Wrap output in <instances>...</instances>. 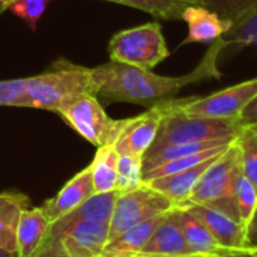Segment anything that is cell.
<instances>
[{"mask_svg": "<svg viewBox=\"0 0 257 257\" xmlns=\"http://www.w3.org/2000/svg\"><path fill=\"white\" fill-rule=\"evenodd\" d=\"M251 254H253V257H257V250H253V251H250Z\"/></svg>", "mask_w": 257, "mask_h": 257, "instance_id": "cell-37", "label": "cell"}, {"mask_svg": "<svg viewBox=\"0 0 257 257\" xmlns=\"http://www.w3.org/2000/svg\"><path fill=\"white\" fill-rule=\"evenodd\" d=\"M176 209H178V220L184 239L187 242L188 250L193 254L202 257L233 254L217 242V239L206 229V226L191 211H188L187 208H176Z\"/></svg>", "mask_w": 257, "mask_h": 257, "instance_id": "cell-17", "label": "cell"}, {"mask_svg": "<svg viewBox=\"0 0 257 257\" xmlns=\"http://www.w3.org/2000/svg\"><path fill=\"white\" fill-rule=\"evenodd\" d=\"M0 105L26 108L24 78L0 80Z\"/></svg>", "mask_w": 257, "mask_h": 257, "instance_id": "cell-30", "label": "cell"}, {"mask_svg": "<svg viewBox=\"0 0 257 257\" xmlns=\"http://www.w3.org/2000/svg\"><path fill=\"white\" fill-rule=\"evenodd\" d=\"M104 2H113L130 8H136L163 20H182V12L187 8V3H182L179 0H104Z\"/></svg>", "mask_w": 257, "mask_h": 257, "instance_id": "cell-25", "label": "cell"}, {"mask_svg": "<svg viewBox=\"0 0 257 257\" xmlns=\"http://www.w3.org/2000/svg\"><path fill=\"white\" fill-rule=\"evenodd\" d=\"M57 114L96 149L113 145L122 119H111L95 95H84L66 104Z\"/></svg>", "mask_w": 257, "mask_h": 257, "instance_id": "cell-7", "label": "cell"}, {"mask_svg": "<svg viewBox=\"0 0 257 257\" xmlns=\"http://www.w3.org/2000/svg\"><path fill=\"white\" fill-rule=\"evenodd\" d=\"M223 154V152H221ZM215 155L191 169L178 172L175 175H169V176H163V178H157L152 181L145 182L146 185H149L151 188H154L155 191L161 193L163 196H166L167 199H170L175 206L182 205L184 202H187L190 199V196L193 194L196 185L199 184L202 175L206 172V169L221 155Z\"/></svg>", "mask_w": 257, "mask_h": 257, "instance_id": "cell-16", "label": "cell"}, {"mask_svg": "<svg viewBox=\"0 0 257 257\" xmlns=\"http://www.w3.org/2000/svg\"><path fill=\"white\" fill-rule=\"evenodd\" d=\"M50 2L51 0H14L8 5V9L24 20L30 27H35Z\"/></svg>", "mask_w": 257, "mask_h": 257, "instance_id": "cell-29", "label": "cell"}, {"mask_svg": "<svg viewBox=\"0 0 257 257\" xmlns=\"http://www.w3.org/2000/svg\"><path fill=\"white\" fill-rule=\"evenodd\" d=\"M50 229V221L42 208L23 211L17 229V257H33L41 248Z\"/></svg>", "mask_w": 257, "mask_h": 257, "instance_id": "cell-18", "label": "cell"}, {"mask_svg": "<svg viewBox=\"0 0 257 257\" xmlns=\"http://www.w3.org/2000/svg\"><path fill=\"white\" fill-rule=\"evenodd\" d=\"M214 257H233V254H226V256H214Z\"/></svg>", "mask_w": 257, "mask_h": 257, "instance_id": "cell-38", "label": "cell"}, {"mask_svg": "<svg viewBox=\"0 0 257 257\" xmlns=\"http://www.w3.org/2000/svg\"><path fill=\"white\" fill-rule=\"evenodd\" d=\"M158 105L161 107L163 117L155 142L149 151L181 143L235 140L244 130V125L239 120L205 119L185 114L173 104V98L161 101Z\"/></svg>", "mask_w": 257, "mask_h": 257, "instance_id": "cell-3", "label": "cell"}, {"mask_svg": "<svg viewBox=\"0 0 257 257\" xmlns=\"http://www.w3.org/2000/svg\"><path fill=\"white\" fill-rule=\"evenodd\" d=\"M8 5H9V0H0V14L8 9Z\"/></svg>", "mask_w": 257, "mask_h": 257, "instance_id": "cell-35", "label": "cell"}, {"mask_svg": "<svg viewBox=\"0 0 257 257\" xmlns=\"http://www.w3.org/2000/svg\"><path fill=\"white\" fill-rule=\"evenodd\" d=\"M190 257H202V256H190Z\"/></svg>", "mask_w": 257, "mask_h": 257, "instance_id": "cell-39", "label": "cell"}, {"mask_svg": "<svg viewBox=\"0 0 257 257\" xmlns=\"http://www.w3.org/2000/svg\"><path fill=\"white\" fill-rule=\"evenodd\" d=\"M175 208L176 206L170 199L146 184L130 193H123L117 197L108 223V241H113L130 229L151 218L167 214Z\"/></svg>", "mask_w": 257, "mask_h": 257, "instance_id": "cell-8", "label": "cell"}, {"mask_svg": "<svg viewBox=\"0 0 257 257\" xmlns=\"http://www.w3.org/2000/svg\"><path fill=\"white\" fill-rule=\"evenodd\" d=\"M257 250V211L247 226V251Z\"/></svg>", "mask_w": 257, "mask_h": 257, "instance_id": "cell-32", "label": "cell"}, {"mask_svg": "<svg viewBox=\"0 0 257 257\" xmlns=\"http://www.w3.org/2000/svg\"><path fill=\"white\" fill-rule=\"evenodd\" d=\"M110 60L152 71L169 56V47L157 21L117 32L108 44Z\"/></svg>", "mask_w": 257, "mask_h": 257, "instance_id": "cell-4", "label": "cell"}, {"mask_svg": "<svg viewBox=\"0 0 257 257\" xmlns=\"http://www.w3.org/2000/svg\"><path fill=\"white\" fill-rule=\"evenodd\" d=\"M232 145V143H230ZM230 145L227 146H220V148H214V149H208V151H203V152H199V154H194V155H188V157H182V158H178V160H172V161H167V163H163L148 172L143 173V182H148V181H152V179H157V178H163V176H169V175H175L178 172H182V170H187V169H191L221 152H224Z\"/></svg>", "mask_w": 257, "mask_h": 257, "instance_id": "cell-24", "label": "cell"}, {"mask_svg": "<svg viewBox=\"0 0 257 257\" xmlns=\"http://www.w3.org/2000/svg\"><path fill=\"white\" fill-rule=\"evenodd\" d=\"M95 95L105 104L133 102L152 107L172 99L181 89L209 78H220V66L215 53L209 48L202 62L181 77L158 75L149 69L137 68L116 60L92 68Z\"/></svg>", "mask_w": 257, "mask_h": 257, "instance_id": "cell-1", "label": "cell"}, {"mask_svg": "<svg viewBox=\"0 0 257 257\" xmlns=\"http://www.w3.org/2000/svg\"><path fill=\"white\" fill-rule=\"evenodd\" d=\"M182 3H187V5H200V0H179Z\"/></svg>", "mask_w": 257, "mask_h": 257, "instance_id": "cell-36", "label": "cell"}, {"mask_svg": "<svg viewBox=\"0 0 257 257\" xmlns=\"http://www.w3.org/2000/svg\"><path fill=\"white\" fill-rule=\"evenodd\" d=\"M108 242V223L80 221L59 227L50 224L48 233L33 257H98Z\"/></svg>", "mask_w": 257, "mask_h": 257, "instance_id": "cell-6", "label": "cell"}, {"mask_svg": "<svg viewBox=\"0 0 257 257\" xmlns=\"http://www.w3.org/2000/svg\"><path fill=\"white\" fill-rule=\"evenodd\" d=\"M24 92L26 108L57 113L66 104L84 95H95L96 90L92 68L59 59L47 71L24 78Z\"/></svg>", "mask_w": 257, "mask_h": 257, "instance_id": "cell-2", "label": "cell"}, {"mask_svg": "<svg viewBox=\"0 0 257 257\" xmlns=\"http://www.w3.org/2000/svg\"><path fill=\"white\" fill-rule=\"evenodd\" d=\"M164 215L166 214L151 218V220L130 229L128 232L122 233L116 239L108 241L107 245L104 247L102 253L98 257H137L140 250L145 247V244L152 236L154 230L158 227V224L164 218Z\"/></svg>", "mask_w": 257, "mask_h": 257, "instance_id": "cell-20", "label": "cell"}, {"mask_svg": "<svg viewBox=\"0 0 257 257\" xmlns=\"http://www.w3.org/2000/svg\"><path fill=\"white\" fill-rule=\"evenodd\" d=\"M235 140H212V142H200V143H181V145H170L155 151H148L143 155V173L172 160H178L182 157L194 155L208 149L227 146Z\"/></svg>", "mask_w": 257, "mask_h": 257, "instance_id": "cell-22", "label": "cell"}, {"mask_svg": "<svg viewBox=\"0 0 257 257\" xmlns=\"http://www.w3.org/2000/svg\"><path fill=\"white\" fill-rule=\"evenodd\" d=\"M233 199L238 208L239 220L247 229L257 211V190L251 181L244 175L241 163H238L233 176Z\"/></svg>", "mask_w": 257, "mask_h": 257, "instance_id": "cell-23", "label": "cell"}, {"mask_svg": "<svg viewBox=\"0 0 257 257\" xmlns=\"http://www.w3.org/2000/svg\"><path fill=\"white\" fill-rule=\"evenodd\" d=\"M239 122L244 126H253L257 128V96L245 107V110L242 111Z\"/></svg>", "mask_w": 257, "mask_h": 257, "instance_id": "cell-31", "label": "cell"}, {"mask_svg": "<svg viewBox=\"0 0 257 257\" xmlns=\"http://www.w3.org/2000/svg\"><path fill=\"white\" fill-rule=\"evenodd\" d=\"M0 257H17V253H12V251H8L5 248H0Z\"/></svg>", "mask_w": 257, "mask_h": 257, "instance_id": "cell-33", "label": "cell"}, {"mask_svg": "<svg viewBox=\"0 0 257 257\" xmlns=\"http://www.w3.org/2000/svg\"><path fill=\"white\" fill-rule=\"evenodd\" d=\"M161 117V107L155 104L139 116L122 119L119 134L113 143V148L117 152V155L143 158V155L155 142Z\"/></svg>", "mask_w": 257, "mask_h": 257, "instance_id": "cell-10", "label": "cell"}, {"mask_svg": "<svg viewBox=\"0 0 257 257\" xmlns=\"http://www.w3.org/2000/svg\"><path fill=\"white\" fill-rule=\"evenodd\" d=\"M143 158L119 155L116 190L123 194L143 185Z\"/></svg>", "mask_w": 257, "mask_h": 257, "instance_id": "cell-27", "label": "cell"}, {"mask_svg": "<svg viewBox=\"0 0 257 257\" xmlns=\"http://www.w3.org/2000/svg\"><path fill=\"white\" fill-rule=\"evenodd\" d=\"M257 96V77L202 98L175 99L173 104L185 114L205 119L239 120L245 107Z\"/></svg>", "mask_w": 257, "mask_h": 257, "instance_id": "cell-9", "label": "cell"}, {"mask_svg": "<svg viewBox=\"0 0 257 257\" xmlns=\"http://www.w3.org/2000/svg\"><path fill=\"white\" fill-rule=\"evenodd\" d=\"M238 163H239V149L236 142H233L206 169V172L202 175L199 184L196 185L193 194L187 202L214 208L241 223L238 208L233 199V176Z\"/></svg>", "mask_w": 257, "mask_h": 257, "instance_id": "cell-5", "label": "cell"}, {"mask_svg": "<svg viewBox=\"0 0 257 257\" xmlns=\"http://www.w3.org/2000/svg\"><path fill=\"white\" fill-rule=\"evenodd\" d=\"M93 194L95 191H93V184H92L90 167L87 166L83 170H80L74 178H71L60 188V191L54 197L48 199L41 208L44 214L47 215L50 224H53L63 215L69 214L72 209L78 208Z\"/></svg>", "mask_w": 257, "mask_h": 257, "instance_id": "cell-13", "label": "cell"}, {"mask_svg": "<svg viewBox=\"0 0 257 257\" xmlns=\"http://www.w3.org/2000/svg\"><path fill=\"white\" fill-rule=\"evenodd\" d=\"M200 5L215 12L220 18L233 23L257 6V0H200Z\"/></svg>", "mask_w": 257, "mask_h": 257, "instance_id": "cell-28", "label": "cell"}, {"mask_svg": "<svg viewBox=\"0 0 257 257\" xmlns=\"http://www.w3.org/2000/svg\"><path fill=\"white\" fill-rule=\"evenodd\" d=\"M193 254L184 239L178 209H172L164 215L158 227L154 230L149 241L140 250L137 257H190Z\"/></svg>", "mask_w": 257, "mask_h": 257, "instance_id": "cell-12", "label": "cell"}, {"mask_svg": "<svg viewBox=\"0 0 257 257\" xmlns=\"http://www.w3.org/2000/svg\"><path fill=\"white\" fill-rule=\"evenodd\" d=\"M117 152L114 151L113 145L102 146L96 149V154L89 164L92 184L95 194L108 193L116 190L117 181Z\"/></svg>", "mask_w": 257, "mask_h": 257, "instance_id": "cell-21", "label": "cell"}, {"mask_svg": "<svg viewBox=\"0 0 257 257\" xmlns=\"http://www.w3.org/2000/svg\"><path fill=\"white\" fill-rule=\"evenodd\" d=\"M257 44V6L248 11L245 15L232 23L230 29L214 44L211 50L217 56V62H226L232 56L238 54L245 47Z\"/></svg>", "mask_w": 257, "mask_h": 257, "instance_id": "cell-15", "label": "cell"}, {"mask_svg": "<svg viewBox=\"0 0 257 257\" xmlns=\"http://www.w3.org/2000/svg\"><path fill=\"white\" fill-rule=\"evenodd\" d=\"M235 142L239 149L241 169L257 190V128L244 126Z\"/></svg>", "mask_w": 257, "mask_h": 257, "instance_id": "cell-26", "label": "cell"}, {"mask_svg": "<svg viewBox=\"0 0 257 257\" xmlns=\"http://www.w3.org/2000/svg\"><path fill=\"white\" fill-rule=\"evenodd\" d=\"M182 20L188 26V35L181 42V47L187 44H214L232 26V21L220 18L202 5H187Z\"/></svg>", "mask_w": 257, "mask_h": 257, "instance_id": "cell-14", "label": "cell"}, {"mask_svg": "<svg viewBox=\"0 0 257 257\" xmlns=\"http://www.w3.org/2000/svg\"><path fill=\"white\" fill-rule=\"evenodd\" d=\"M176 208H187L191 211L211 232V235L217 239V242L230 253L247 250V229L239 221L226 215L221 211L214 208L185 202Z\"/></svg>", "mask_w": 257, "mask_h": 257, "instance_id": "cell-11", "label": "cell"}, {"mask_svg": "<svg viewBox=\"0 0 257 257\" xmlns=\"http://www.w3.org/2000/svg\"><path fill=\"white\" fill-rule=\"evenodd\" d=\"M11 2H14V0H9V3H11Z\"/></svg>", "mask_w": 257, "mask_h": 257, "instance_id": "cell-40", "label": "cell"}, {"mask_svg": "<svg viewBox=\"0 0 257 257\" xmlns=\"http://www.w3.org/2000/svg\"><path fill=\"white\" fill-rule=\"evenodd\" d=\"M29 208V197L17 191L0 193V248L17 253L20 217Z\"/></svg>", "mask_w": 257, "mask_h": 257, "instance_id": "cell-19", "label": "cell"}, {"mask_svg": "<svg viewBox=\"0 0 257 257\" xmlns=\"http://www.w3.org/2000/svg\"><path fill=\"white\" fill-rule=\"evenodd\" d=\"M233 257H253V254H251L250 251L244 250V251H236V253H233Z\"/></svg>", "mask_w": 257, "mask_h": 257, "instance_id": "cell-34", "label": "cell"}]
</instances>
